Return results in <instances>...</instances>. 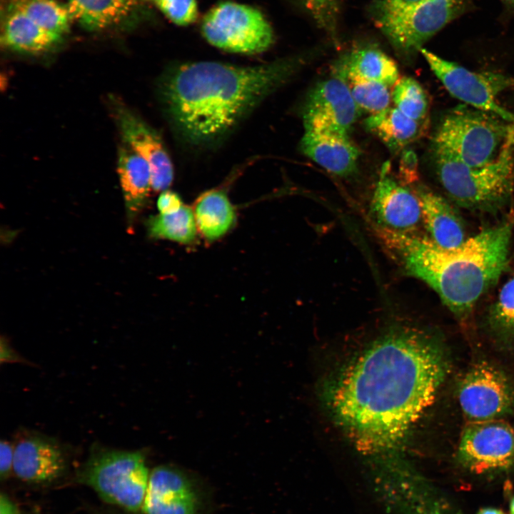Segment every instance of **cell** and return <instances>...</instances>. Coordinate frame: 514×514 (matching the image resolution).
<instances>
[{
	"mask_svg": "<svg viewBox=\"0 0 514 514\" xmlns=\"http://www.w3.org/2000/svg\"><path fill=\"white\" fill-rule=\"evenodd\" d=\"M449 371L444 350L421 331L395 330L377 340L331 393L338 423L363 451L400 445L433 402Z\"/></svg>",
	"mask_w": 514,
	"mask_h": 514,
	"instance_id": "1",
	"label": "cell"
},
{
	"mask_svg": "<svg viewBox=\"0 0 514 514\" xmlns=\"http://www.w3.org/2000/svg\"><path fill=\"white\" fill-rule=\"evenodd\" d=\"M316 51L258 66L188 62L168 69L160 94L173 128L185 143L221 141L265 97L295 75Z\"/></svg>",
	"mask_w": 514,
	"mask_h": 514,
	"instance_id": "2",
	"label": "cell"
},
{
	"mask_svg": "<svg viewBox=\"0 0 514 514\" xmlns=\"http://www.w3.org/2000/svg\"><path fill=\"white\" fill-rule=\"evenodd\" d=\"M377 231L406 273L425 283L453 313L463 317L505 271L512 226L487 228L452 249L413 232L380 226Z\"/></svg>",
	"mask_w": 514,
	"mask_h": 514,
	"instance_id": "3",
	"label": "cell"
},
{
	"mask_svg": "<svg viewBox=\"0 0 514 514\" xmlns=\"http://www.w3.org/2000/svg\"><path fill=\"white\" fill-rule=\"evenodd\" d=\"M438 178L449 198L471 211H497L514 192V161L507 138L497 158L481 167H472L439 147L433 146Z\"/></svg>",
	"mask_w": 514,
	"mask_h": 514,
	"instance_id": "4",
	"label": "cell"
},
{
	"mask_svg": "<svg viewBox=\"0 0 514 514\" xmlns=\"http://www.w3.org/2000/svg\"><path fill=\"white\" fill-rule=\"evenodd\" d=\"M470 0H371L368 14L395 53L410 60L423 44L460 15Z\"/></svg>",
	"mask_w": 514,
	"mask_h": 514,
	"instance_id": "5",
	"label": "cell"
},
{
	"mask_svg": "<svg viewBox=\"0 0 514 514\" xmlns=\"http://www.w3.org/2000/svg\"><path fill=\"white\" fill-rule=\"evenodd\" d=\"M510 124L487 112L460 106L443 118L432 146L445 149L470 166H484L498 156L508 137Z\"/></svg>",
	"mask_w": 514,
	"mask_h": 514,
	"instance_id": "6",
	"label": "cell"
},
{
	"mask_svg": "<svg viewBox=\"0 0 514 514\" xmlns=\"http://www.w3.org/2000/svg\"><path fill=\"white\" fill-rule=\"evenodd\" d=\"M81 480L107 503L129 511L142 508L150 474L141 452H94L81 472Z\"/></svg>",
	"mask_w": 514,
	"mask_h": 514,
	"instance_id": "7",
	"label": "cell"
},
{
	"mask_svg": "<svg viewBox=\"0 0 514 514\" xmlns=\"http://www.w3.org/2000/svg\"><path fill=\"white\" fill-rule=\"evenodd\" d=\"M201 31L211 45L234 53H261L274 40L272 27L260 11L229 1L218 3L206 14Z\"/></svg>",
	"mask_w": 514,
	"mask_h": 514,
	"instance_id": "8",
	"label": "cell"
},
{
	"mask_svg": "<svg viewBox=\"0 0 514 514\" xmlns=\"http://www.w3.org/2000/svg\"><path fill=\"white\" fill-rule=\"evenodd\" d=\"M420 54L453 97L473 108L514 123V114L497 101L501 92L514 88V77L493 71H473L424 48Z\"/></svg>",
	"mask_w": 514,
	"mask_h": 514,
	"instance_id": "9",
	"label": "cell"
},
{
	"mask_svg": "<svg viewBox=\"0 0 514 514\" xmlns=\"http://www.w3.org/2000/svg\"><path fill=\"white\" fill-rule=\"evenodd\" d=\"M457 458L475 473L514 465V428L502 419L469 422L458 443Z\"/></svg>",
	"mask_w": 514,
	"mask_h": 514,
	"instance_id": "10",
	"label": "cell"
},
{
	"mask_svg": "<svg viewBox=\"0 0 514 514\" xmlns=\"http://www.w3.org/2000/svg\"><path fill=\"white\" fill-rule=\"evenodd\" d=\"M458 398L469 422L500 419L514 407V388L504 373L480 362L460 381Z\"/></svg>",
	"mask_w": 514,
	"mask_h": 514,
	"instance_id": "11",
	"label": "cell"
},
{
	"mask_svg": "<svg viewBox=\"0 0 514 514\" xmlns=\"http://www.w3.org/2000/svg\"><path fill=\"white\" fill-rule=\"evenodd\" d=\"M361 111L346 82L333 75L318 82L308 93L302 111L304 130L348 135Z\"/></svg>",
	"mask_w": 514,
	"mask_h": 514,
	"instance_id": "12",
	"label": "cell"
},
{
	"mask_svg": "<svg viewBox=\"0 0 514 514\" xmlns=\"http://www.w3.org/2000/svg\"><path fill=\"white\" fill-rule=\"evenodd\" d=\"M110 108L124 143L148 163L152 189L163 191L171 184L173 168L160 136L120 99L110 97Z\"/></svg>",
	"mask_w": 514,
	"mask_h": 514,
	"instance_id": "13",
	"label": "cell"
},
{
	"mask_svg": "<svg viewBox=\"0 0 514 514\" xmlns=\"http://www.w3.org/2000/svg\"><path fill=\"white\" fill-rule=\"evenodd\" d=\"M371 208L380 226L393 231L412 232L422 218L414 189L391 176L389 163L381 168Z\"/></svg>",
	"mask_w": 514,
	"mask_h": 514,
	"instance_id": "14",
	"label": "cell"
},
{
	"mask_svg": "<svg viewBox=\"0 0 514 514\" xmlns=\"http://www.w3.org/2000/svg\"><path fill=\"white\" fill-rule=\"evenodd\" d=\"M197 496L180 470L159 466L150 473L142 509L146 514H196Z\"/></svg>",
	"mask_w": 514,
	"mask_h": 514,
	"instance_id": "15",
	"label": "cell"
},
{
	"mask_svg": "<svg viewBox=\"0 0 514 514\" xmlns=\"http://www.w3.org/2000/svg\"><path fill=\"white\" fill-rule=\"evenodd\" d=\"M300 148L304 155L333 175L348 177L357 170L360 152L348 135L304 130Z\"/></svg>",
	"mask_w": 514,
	"mask_h": 514,
	"instance_id": "16",
	"label": "cell"
},
{
	"mask_svg": "<svg viewBox=\"0 0 514 514\" xmlns=\"http://www.w3.org/2000/svg\"><path fill=\"white\" fill-rule=\"evenodd\" d=\"M65 468L60 448L40 436L24 438L14 447L13 470L29 483H45L58 478Z\"/></svg>",
	"mask_w": 514,
	"mask_h": 514,
	"instance_id": "17",
	"label": "cell"
},
{
	"mask_svg": "<svg viewBox=\"0 0 514 514\" xmlns=\"http://www.w3.org/2000/svg\"><path fill=\"white\" fill-rule=\"evenodd\" d=\"M333 68V75L377 81L388 87L400 79L394 60L371 42L353 45L337 59Z\"/></svg>",
	"mask_w": 514,
	"mask_h": 514,
	"instance_id": "18",
	"label": "cell"
},
{
	"mask_svg": "<svg viewBox=\"0 0 514 514\" xmlns=\"http://www.w3.org/2000/svg\"><path fill=\"white\" fill-rule=\"evenodd\" d=\"M413 189L430 238L443 248L460 246L465 241V228L455 208L443 197L423 185L416 186Z\"/></svg>",
	"mask_w": 514,
	"mask_h": 514,
	"instance_id": "19",
	"label": "cell"
},
{
	"mask_svg": "<svg viewBox=\"0 0 514 514\" xmlns=\"http://www.w3.org/2000/svg\"><path fill=\"white\" fill-rule=\"evenodd\" d=\"M4 7L1 43L6 49L24 54H41L51 51L64 39L19 11Z\"/></svg>",
	"mask_w": 514,
	"mask_h": 514,
	"instance_id": "20",
	"label": "cell"
},
{
	"mask_svg": "<svg viewBox=\"0 0 514 514\" xmlns=\"http://www.w3.org/2000/svg\"><path fill=\"white\" fill-rule=\"evenodd\" d=\"M117 171L125 202L128 228L146 206L152 188L147 162L126 144L119 150Z\"/></svg>",
	"mask_w": 514,
	"mask_h": 514,
	"instance_id": "21",
	"label": "cell"
},
{
	"mask_svg": "<svg viewBox=\"0 0 514 514\" xmlns=\"http://www.w3.org/2000/svg\"><path fill=\"white\" fill-rule=\"evenodd\" d=\"M143 0H66L74 20L85 29L100 31L126 22Z\"/></svg>",
	"mask_w": 514,
	"mask_h": 514,
	"instance_id": "22",
	"label": "cell"
},
{
	"mask_svg": "<svg viewBox=\"0 0 514 514\" xmlns=\"http://www.w3.org/2000/svg\"><path fill=\"white\" fill-rule=\"evenodd\" d=\"M427 122H419L403 114L395 106L365 120L366 128L377 136L393 152H398L418 138Z\"/></svg>",
	"mask_w": 514,
	"mask_h": 514,
	"instance_id": "23",
	"label": "cell"
},
{
	"mask_svg": "<svg viewBox=\"0 0 514 514\" xmlns=\"http://www.w3.org/2000/svg\"><path fill=\"white\" fill-rule=\"evenodd\" d=\"M193 210L198 230L208 241L222 237L236 221L234 207L222 189L213 188L201 193Z\"/></svg>",
	"mask_w": 514,
	"mask_h": 514,
	"instance_id": "24",
	"label": "cell"
},
{
	"mask_svg": "<svg viewBox=\"0 0 514 514\" xmlns=\"http://www.w3.org/2000/svg\"><path fill=\"white\" fill-rule=\"evenodd\" d=\"M13 8L46 29L64 37L74 20L69 5L58 0H5Z\"/></svg>",
	"mask_w": 514,
	"mask_h": 514,
	"instance_id": "25",
	"label": "cell"
},
{
	"mask_svg": "<svg viewBox=\"0 0 514 514\" xmlns=\"http://www.w3.org/2000/svg\"><path fill=\"white\" fill-rule=\"evenodd\" d=\"M146 226L150 237L182 244L193 243L198 232L193 210L186 205L176 211L149 217Z\"/></svg>",
	"mask_w": 514,
	"mask_h": 514,
	"instance_id": "26",
	"label": "cell"
},
{
	"mask_svg": "<svg viewBox=\"0 0 514 514\" xmlns=\"http://www.w3.org/2000/svg\"><path fill=\"white\" fill-rule=\"evenodd\" d=\"M392 101L403 114L419 122H427L429 99L423 86L413 78L403 76L393 86Z\"/></svg>",
	"mask_w": 514,
	"mask_h": 514,
	"instance_id": "27",
	"label": "cell"
},
{
	"mask_svg": "<svg viewBox=\"0 0 514 514\" xmlns=\"http://www.w3.org/2000/svg\"><path fill=\"white\" fill-rule=\"evenodd\" d=\"M340 78L346 82L353 99L361 111L373 115L390 106L391 92L385 84L354 77Z\"/></svg>",
	"mask_w": 514,
	"mask_h": 514,
	"instance_id": "28",
	"label": "cell"
},
{
	"mask_svg": "<svg viewBox=\"0 0 514 514\" xmlns=\"http://www.w3.org/2000/svg\"><path fill=\"white\" fill-rule=\"evenodd\" d=\"M294 1L317 29L325 33L333 44L338 43L342 11L341 0Z\"/></svg>",
	"mask_w": 514,
	"mask_h": 514,
	"instance_id": "29",
	"label": "cell"
},
{
	"mask_svg": "<svg viewBox=\"0 0 514 514\" xmlns=\"http://www.w3.org/2000/svg\"><path fill=\"white\" fill-rule=\"evenodd\" d=\"M489 323L499 337L514 342V275L503 285L491 306Z\"/></svg>",
	"mask_w": 514,
	"mask_h": 514,
	"instance_id": "30",
	"label": "cell"
},
{
	"mask_svg": "<svg viewBox=\"0 0 514 514\" xmlns=\"http://www.w3.org/2000/svg\"><path fill=\"white\" fill-rule=\"evenodd\" d=\"M172 23L184 26L198 18L196 0H150Z\"/></svg>",
	"mask_w": 514,
	"mask_h": 514,
	"instance_id": "31",
	"label": "cell"
},
{
	"mask_svg": "<svg viewBox=\"0 0 514 514\" xmlns=\"http://www.w3.org/2000/svg\"><path fill=\"white\" fill-rule=\"evenodd\" d=\"M183 205L180 196L175 192L165 190L161 192L157 201L160 213H169L180 209Z\"/></svg>",
	"mask_w": 514,
	"mask_h": 514,
	"instance_id": "32",
	"label": "cell"
},
{
	"mask_svg": "<svg viewBox=\"0 0 514 514\" xmlns=\"http://www.w3.org/2000/svg\"><path fill=\"white\" fill-rule=\"evenodd\" d=\"M14 448L8 442L1 440L0 443V475L6 478L13 469Z\"/></svg>",
	"mask_w": 514,
	"mask_h": 514,
	"instance_id": "33",
	"label": "cell"
},
{
	"mask_svg": "<svg viewBox=\"0 0 514 514\" xmlns=\"http://www.w3.org/2000/svg\"><path fill=\"white\" fill-rule=\"evenodd\" d=\"M0 514H20L16 504L4 494L0 496Z\"/></svg>",
	"mask_w": 514,
	"mask_h": 514,
	"instance_id": "34",
	"label": "cell"
},
{
	"mask_svg": "<svg viewBox=\"0 0 514 514\" xmlns=\"http://www.w3.org/2000/svg\"><path fill=\"white\" fill-rule=\"evenodd\" d=\"M1 361H17L18 357L16 354L13 353L11 348L9 347L7 343H5V342H3L1 340Z\"/></svg>",
	"mask_w": 514,
	"mask_h": 514,
	"instance_id": "35",
	"label": "cell"
},
{
	"mask_svg": "<svg viewBox=\"0 0 514 514\" xmlns=\"http://www.w3.org/2000/svg\"><path fill=\"white\" fill-rule=\"evenodd\" d=\"M477 514H505V513L495 508H484L480 509Z\"/></svg>",
	"mask_w": 514,
	"mask_h": 514,
	"instance_id": "36",
	"label": "cell"
},
{
	"mask_svg": "<svg viewBox=\"0 0 514 514\" xmlns=\"http://www.w3.org/2000/svg\"><path fill=\"white\" fill-rule=\"evenodd\" d=\"M508 140L509 141L512 148H514V123L510 124Z\"/></svg>",
	"mask_w": 514,
	"mask_h": 514,
	"instance_id": "37",
	"label": "cell"
},
{
	"mask_svg": "<svg viewBox=\"0 0 514 514\" xmlns=\"http://www.w3.org/2000/svg\"><path fill=\"white\" fill-rule=\"evenodd\" d=\"M510 514H514V496L510 503Z\"/></svg>",
	"mask_w": 514,
	"mask_h": 514,
	"instance_id": "38",
	"label": "cell"
},
{
	"mask_svg": "<svg viewBox=\"0 0 514 514\" xmlns=\"http://www.w3.org/2000/svg\"><path fill=\"white\" fill-rule=\"evenodd\" d=\"M505 1L509 2V3L512 4H514V0H505Z\"/></svg>",
	"mask_w": 514,
	"mask_h": 514,
	"instance_id": "39",
	"label": "cell"
},
{
	"mask_svg": "<svg viewBox=\"0 0 514 514\" xmlns=\"http://www.w3.org/2000/svg\"><path fill=\"white\" fill-rule=\"evenodd\" d=\"M405 1H418V0H405Z\"/></svg>",
	"mask_w": 514,
	"mask_h": 514,
	"instance_id": "40",
	"label": "cell"
}]
</instances>
